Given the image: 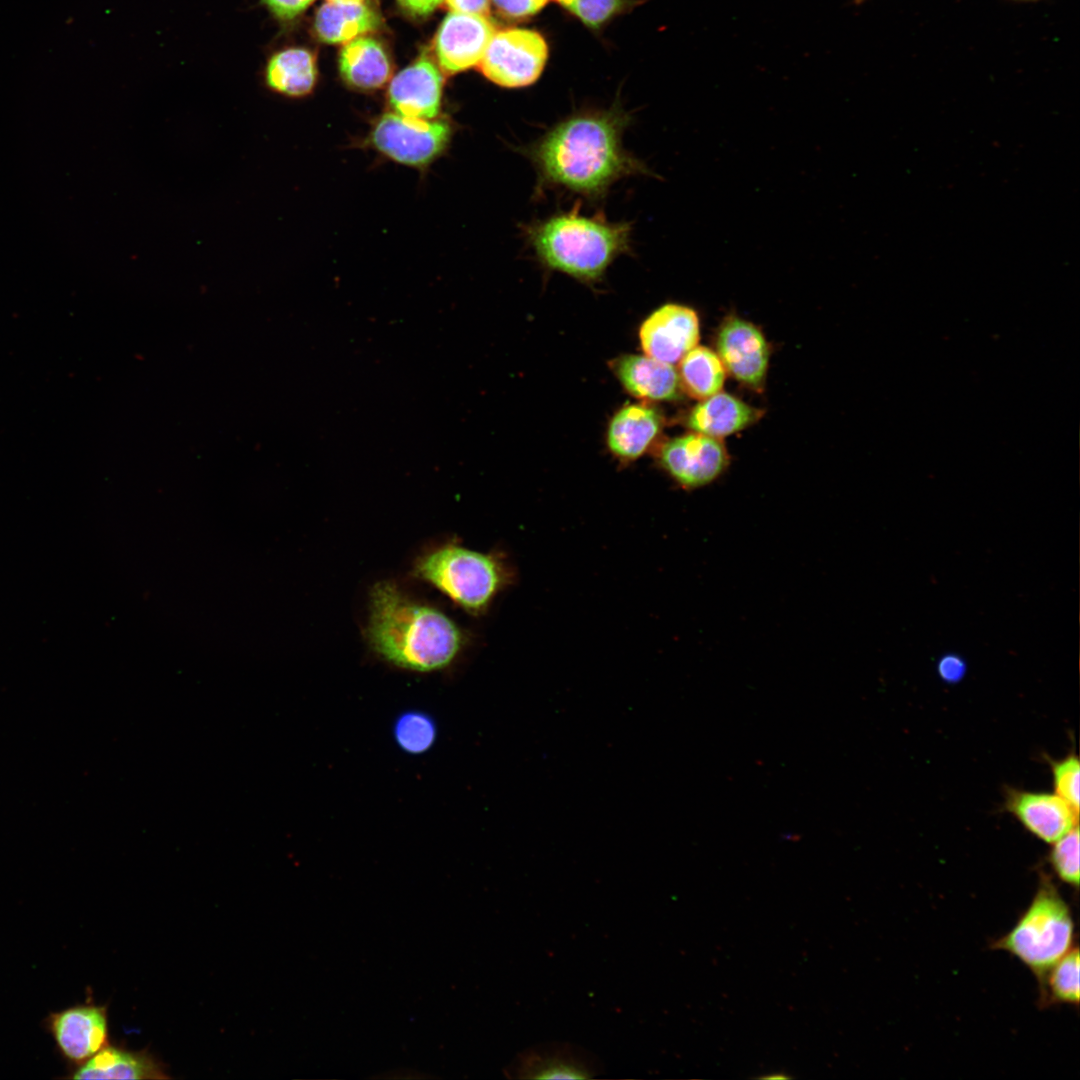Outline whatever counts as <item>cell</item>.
<instances>
[{
  "label": "cell",
  "instance_id": "e575fe53",
  "mask_svg": "<svg viewBox=\"0 0 1080 1080\" xmlns=\"http://www.w3.org/2000/svg\"><path fill=\"white\" fill-rule=\"evenodd\" d=\"M854 1H855V3H857V4H860V3L864 2L865 0H854Z\"/></svg>",
  "mask_w": 1080,
  "mask_h": 1080
},
{
  "label": "cell",
  "instance_id": "ffe728a7",
  "mask_svg": "<svg viewBox=\"0 0 1080 1080\" xmlns=\"http://www.w3.org/2000/svg\"><path fill=\"white\" fill-rule=\"evenodd\" d=\"M339 69L351 86L372 90L382 87L390 78L391 64L383 46L370 37H357L343 47Z\"/></svg>",
  "mask_w": 1080,
  "mask_h": 1080
},
{
  "label": "cell",
  "instance_id": "4dcf8cb0",
  "mask_svg": "<svg viewBox=\"0 0 1080 1080\" xmlns=\"http://www.w3.org/2000/svg\"><path fill=\"white\" fill-rule=\"evenodd\" d=\"M939 676L944 682L953 684L959 682L966 673L964 661L955 655H947L940 659L937 665Z\"/></svg>",
  "mask_w": 1080,
  "mask_h": 1080
},
{
  "label": "cell",
  "instance_id": "3957f363",
  "mask_svg": "<svg viewBox=\"0 0 1080 1080\" xmlns=\"http://www.w3.org/2000/svg\"><path fill=\"white\" fill-rule=\"evenodd\" d=\"M632 227L603 214L585 215L579 204L527 226V240L547 268L578 280H599L610 264L631 250Z\"/></svg>",
  "mask_w": 1080,
  "mask_h": 1080
},
{
  "label": "cell",
  "instance_id": "484cf974",
  "mask_svg": "<svg viewBox=\"0 0 1080 1080\" xmlns=\"http://www.w3.org/2000/svg\"><path fill=\"white\" fill-rule=\"evenodd\" d=\"M435 726L430 718L418 712L402 715L395 725L398 744L407 752L426 751L435 739Z\"/></svg>",
  "mask_w": 1080,
  "mask_h": 1080
},
{
  "label": "cell",
  "instance_id": "6da1fadb",
  "mask_svg": "<svg viewBox=\"0 0 1080 1080\" xmlns=\"http://www.w3.org/2000/svg\"><path fill=\"white\" fill-rule=\"evenodd\" d=\"M629 120L614 108L576 114L553 126L527 150L538 187L598 200L620 179L648 175L647 167L624 149Z\"/></svg>",
  "mask_w": 1080,
  "mask_h": 1080
},
{
  "label": "cell",
  "instance_id": "8fae6325",
  "mask_svg": "<svg viewBox=\"0 0 1080 1080\" xmlns=\"http://www.w3.org/2000/svg\"><path fill=\"white\" fill-rule=\"evenodd\" d=\"M699 318L690 307L662 305L642 323L641 347L646 355L669 363H678L699 342Z\"/></svg>",
  "mask_w": 1080,
  "mask_h": 1080
},
{
  "label": "cell",
  "instance_id": "52a82bcc",
  "mask_svg": "<svg viewBox=\"0 0 1080 1080\" xmlns=\"http://www.w3.org/2000/svg\"><path fill=\"white\" fill-rule=\"evenodd\" d=\"M546 58L547 46L540 34L526 29H508L493 35L479 66L492 82L518 88L538 79Z\"/></svg>",
  "mask_w": 1080,
  "mask_h": 1080
},
{
  "label": "cell",
  "instance_id": "30bf717a",
  "mask_svg": "<svg viewBox=\"0 0 1080 1080\" xmlns=\"http://www.w3.org/2000/svg\"><path fill=\"white\" fill-rule=\"evenodd\" d=\"M602 1071L597 1057L566 1042H550L527 1048L507 1066L515 1079H589Z\"/></svg>",
  "mask_w": 1080,
  "mask_h": 1080
},
{
  "label": "cell",
  "instance_id": "836d02e7",
  "mask_svg": "<svg viewBox=\"0 0 1080 1080\" xmlns=\"http://www.w3.org/2000/svg\"><path fill=\"white\" fill-rule=\"evenodd\" d=\"M328 2H335V3H360V2H362V0H328Z\"/></svg>",
  "mask_w": 1080,
  "mask_h": 1080
},
{
  "label": "cell",
  "instance_id": "277c9868",
  "mask_svg": "<svg viewBox=\"0 0 1080 1080\" xmlns=\"http://www.w3.org/2000/svg\"><path fill=\"white\" fill-rule=\"evenodd\" d=\"M411 575L474 617L486 614L496 597L516 577L510 560L502 552L473 550L454 539L419 554Z\"/></svg>",
  "mask_w": 1080,
  "mask_h": 1080
},
{
  "label": "cell",
  "instance_id": "7a4b0ae2",
  "mask_svg": "<svg viewBox=\"0 0 1080 1080\" xmlns=\"http://www.w3.org/2000/svg\"><path fill=\"white\" fill-rule=\"evenodd\" d=\"M363 635L386 663L421 673L448 667L469 641L468 633L444 611L392 580L371 587Z\"/></svg>",
  "mask_w": 1080,
  "mask_h": 1080
},
{
  "label": "cell",
  "instance_id": "83f0119b",
  "mask_svg": "<svg viewBox=\"0 0 1080 1080\" xmlns=\"http://www.w3.org/2000/svg\"><path fill=\"white\" fill-rule=\"evenodd\" d=\"M583 23L598 28L623 9L625 0H556Z\"/></svg>",
  "mask_w": 1080,
  "mask_h": 1080
},
{
  "label": "cell",
  "instance_id": "5bb4252c",
  "mask_svg": "<svg viewBox=\"0 0 1080 1080\" xmlns=\"http://www.w3.org/2000/svg\"><path fill=\"white\" fill-rule=\"evenodd\" d=\"M1004 808L1032 835L1052 844L1078 825L1079 812L1055 793L1006 788Z\"/></svg>",
  "mask_w": 1080,
  "mask_h": 1080
},
{
  "label": "cell",
  "instance_id": "e0dca14e",
  "mask_svg": "<svg viewBox=\"0 0 1080 1080\" xmlns=\"http://www.w3.org/2000/svg\"><path fill=\"white\" fill-rule=\"evenodd\" d=\"M662 425V416L654 407L647 404L626 405L610 421L608 448L622 460H635L646 452Z\"/></svg>",
  "mask_w": 1080,
  "mask_h": 1080
},
{
  "label": "cell",
  "instance_id": "9a60e30c",
  "mask_svg": "<svg viewBox=\"0 0 1080 1080\" xmlns=\"http://www.w3.org/2000/svg\"><path fill=\"white\" fill-rule=\"evenodd\" d=\"M443 78L426 55L400 71L388 90L394 113L416 119L432 120L439 112Z\"/></svg>",
  "mask_w": 1080,
  "mask_h": 1080
},
{
  "label": "cell",
  "instance_id": "d4e9b609",
  "mask_svg": "<svg viewBox=\"0 0 1080 1080\" xmlns=\"http://www.w3.org/2000/svg\"><path fill=\"white\" fill-rule=\"evenodd\" d=\"M1052 844L1048 854V863L1062 882L1077 889L1079 886L1078 825Z\"/></svg>",
  "mask_w": 1080,
  "mask_h": 1080
},
{
  "label": "cell",
  "instance_id": "f1b7e54d",
  "mask_svg": "<svg viewBox=\"0 0 1080 1080\" xmlns=\"http://www.w3.org/2000/svg\"><path fill=\"white\" fill-rule=\"evenodd\" d=\"M499 13L510 18L531 16L541 10L549 0H491Z\"/></svg>",
  "mask_w": 1080,
  "mask_h": 1080
},
{
  "label": "cell",
  "instance_id": "5b68a950",
  "mask_svg": "<svg viewBox=\"0 0 1080 1080\" xmlns=\"http://www.w3.org/2000/svg\"><path fill=\"white\" fill-rule=\"evenodd\" d=\"M1074 923L1069 906L1050 875L1040 872L1037 891L1012 929L991 943L1020 960L1038 981L1072 947Z\"/></svg>",
  "mask_w": 1080,
  "mask_h": 1080
},
{
  "label": "cell",
  "instance_id": "7402d4cb",
  "mask_svg": "<svg viewBox=\"0 0 1080 1080\" xmlns=\"http://www.w3.org/2000/svg\"><path fill=\"white\" fill-rule=\"evenodd\" d=\"M379 25L377 13L362 2H327L318 9L314 20L317 36L330 44L347 43Z\"/></svg>",
  "mask_w": 1080,
  "mask_h": 1080
},
{
  "label": "cell",
  "instance_id": "8992f818",
  "mask_svg": "<svg viewBox=\"0 0 1080 1080\" xmlns=\"http://www.w3.org/2000/svg\"><path fill=\"white\" fill-rule=\"evenodd\" d=\"M451 128L444 121L409 118L396 113L381 116L373 127L372 145L399 163L423 167L446 147Z\"/></svg>",
  "mask_w": 1080,
  "mask_h": 1080
},
{
  "label": "cell",
  "instance_id": "f546056e",
  "mask_svg": "<svg viewBox=\"0 0 1080 1080\" xmlns=\"http://www.w3.org/2000/svg\"><path fill=\"white\" fill-rule=\"evenodd\" d=\"M279 21H291L304 12L315 0H260Z\"/></svg>",
  "mask_w": 1080,
  "mask_h": 1080
},
{
  "label": "cell",
  "instance_id": "ba28073f",
  "mask_svg": "<svg viewBox=\"0 0 1080 1080\" xmlns=\"http://www.w3.org/2000/svg\"><path fill=\"white\" fill-rule=\"evenodd\" d=\"M658 456L662 468L686 490L710 484L729 463L728 453L719 438L697 432L668 440Z\"/></svg>",
  "mask_w": 1080,
  "mask_h": 1080
},
{
  "label": "cell",
  "instance_id": "1f68e13d",
  "mask_svg": "<svg viewBox=\"0 0 1080 1080\" xmlns=\"http://www.w3.org/2000/svg\"><path fill=\"white\" fill-rule=\"evenodd\" d=\"M452 11L474 14L487 17L489 14V0H442Z\"/></svg>",
  "mask_w": 1080,
  "mask_h": 1080
},
{
  "label": "cell",
  "instance_id": "d6a6232c",
  "mask_svg": "<svg viewBox=\"0 0 1080 1080\" xmlns=\"http://www.w3.org/2000/svg\"><path fill=\"white\" fill-rule=\"evenodd\" d=\"M398 2L408 13L425 16L431 13L442 0H398Z\"/></svg>",
  "mask_w": 1080,
  "mask_h": 1080
},
{
  "label": "cell",
  "instance_id": "2e32d148",
  "mask_svg": "<svg viewBox=\"0 0 1080 1080\" xmlns=\"http://www.w3.org/2000/svg\"><path fill=\"white\" fill-rule=\"evenodd\" d=\"M611 368L625 390L643 400H674L682 390L673 365L646 354L622 355L612 361Z\"/></svg>",
  "mask_w": 1080,
  "mask_h": 1080
},
{
  "label": "cell",
  "instance_id": "cb8c5ba5",
  "mask_svg": "<svg viewBox=\"0 0 1080 1080\" xmlns=\"http://www.w3.org/2000/svg\"><path fill=\"white\" fill-rule=\"evenodd\" d=\"M1079 969V950L1075 946L1038 981L1042 1005L1069 1004L1078 1006Z\"/></svg>",
  "mask_w": 1080,
  "mask_h": 1080
},
{
  "label": "cell",
  "instance_id": "7c38bea8",
  "mask_svg": "<svg viewBox=\"0 0 1080 1080\" xmlns=\"http://www.w3.org/2000/svg\"><path fill=\"white\" fill-rule=\"evenodd\" d=\"M494 34L487 17L451 11L435 38L439 66L454 74L478 64Z\"/></svg>",
  "mask_w": 1080,
  "mask_h": 1080
},
{
  "label": "cell",
  "instance_id": "603a6c76",
  "mask_svg": "<svg viewBox=\"0 0 1080 1080\" xmlns=\"http://www.w3.org/2000/svg\"><path fill=\"white\" fill-rule=\"evenodd\" d=\"M679 362L680 386L689 396L703 400L720 392L726 370L714 351L695 346Z\"/></svg>",
  "mask_w": 1080,
  "mask_h": 1080
},
{
  "label": "cell",
  "instance_id": "4fadbf2b",
  "mask_svg": "<svg viewBox=\"0 0 1080 1080\" xmlns=\"http://www.w3.org/2000/svg\"><path fill=\"white\" fill-rule=\"evenodd\" d=\"M47 1027L61 1055L74 1064L86 1062L107 1042V1015L102 1006L78 1005L51 1013Z\"/></svg>",
  "mask_w": 1080,
  "mask_h": 1080
},
{
  "label": "cell",
  "instance_id": "d6986e66",
  "mask_svg": "<svg viewBox=\"0 0 1080 1080\" xmlns=\"http://www.w3.org/2000/svg\"><path fill=\"white\" fill-rule=\"evenodd\" d=\"M316 79L315 57L309 50L301 47H288L274 52L267 59L263 71L264 84L269 90L291 98L309 94Z\"/></svg>",
  "mask_w": 1080,
  "mask_h": 1080
},
{
  "label": "cell",
  "instance_id": "9c48e42d",
  "mask_svg": "<svg viewBox=\"0 0 1080 1080\" xmlns=\"http://www.w3.org/2000/svg\"><path fill=\"white\" fill-rule=\"evenodd\" d=\"M716 347L717 355L730 375L750 388H762L770 351L758 327L737 316H729L719 329Z\"/></svg>",
  "mask_w": 1080,
  "mask_h": 1080
},
{
  "label": "cell",
  "instance_id": "ac0fdd59",
  "mask_svg": "<svg viewBox=\"0 0 1080 1080\" xmlns=\"http://www.w3.org/2000/svg\"><path fill=\"white\" fill-rule=\"evenodd\" d=\"M761 415V410L718 392L695 405L688 413L686 424L694 432L721 438L747 428Z\"/></svg>",
  "mask_w": 1080,
  "mask_h": 1080
},
{
  "label": "cell",
  "instance_id": "44dd1931",
  "mask_svg": "<svg viewBox=\"0 0 1080 1080\" xmlns=\"http://www.w3.org/2000/svg\"><path fill=\"white\" fill-rule=\"evenodd\" d=\"M73 1079H166L155 1059L144 1052L104 1047L79 1066Z\"/></svg>",
  "mask_w": 1080,
  "mask_h": 1080
},
{
  "label": "cell",
  "instance_id": "4316f807",
  "mask_svg": "<svg viewBox=\"0 0 1080 1080\" xmlns=\"http://www.w3.org/2000/svg\"><path fill=\"white\" fill-rule=\"evenodd\" d=\"M1054 792L1079 812L1080 805V764L1074 752L1062 759H1049Z\"/></svg>",
  "mask_w": 1080,
  "mask_h": 1080
}]
</instances>
